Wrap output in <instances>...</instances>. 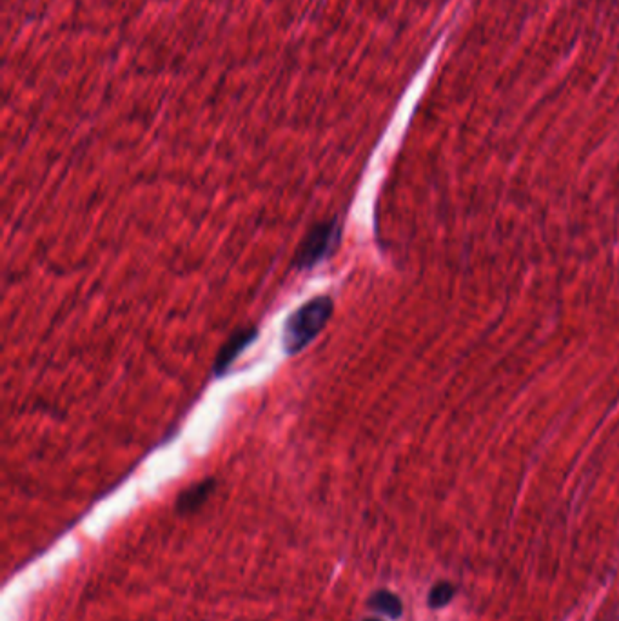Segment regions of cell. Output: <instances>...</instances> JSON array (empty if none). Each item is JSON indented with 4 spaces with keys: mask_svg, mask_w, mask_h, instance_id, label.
<instances>
[{
    "mask_svg": "<svg viewBox=\"0 0 619 621\" xmlns=\"http://www.w3.org/2000/svg\"><path fill=\"white\" fill-rule=\"evenodd\" d=\"M365 621H380V620H374V618H373V620H365Z\"/></svg>",
    "mask_w": 619,
    "mask_h": 621,
    "instance_id": "7",
    "label": "cell"
},
{
    "mask_svg": "<svg viewBox=\"0 0 619 621\" xmlns=\"http://www.w3.org/2000/svg\"><path fill=\"white\" fill-rule=\"evenodd\" d=\"M342 242V226L336 218L318 222L309 229L302 244L296 249L293 266L298 271H309L313 267L333 257Z\"/></svg>",
    "mask_w": 619,
    "mask_h": 621,
    "instance_id": "2",
    "label": "cell"
},
{
    "mask_svg": "<svg viewBox=\"0 0 619 621\" xmlns=\"http://www.w3.org/2000/svg\"><path fill=\"white\" fill-rule=\"evenodd\" d=\"M367 605L376 612H382L385 616L398 620L402 616L403 605L402 600L389 591L374 592L373 596L369 598Z\"/></svg>",
    "mask_w": 619,
    "mask_h": 621,
    "instance_id": "5",
    "label": "cell"
},
{
    "mask_svg": "<svg viewBox=\"0 0 619 621\" xmlns=\"http://www.w3.org/2000/svg\"><path fill=\"white\" fill-rule=\"evenodd\" d=\"M335 311V302L331 296H315L298 307L293 315L285 320L282 331V347L285 355H298L302 349L311 344L316 336L324 331L327 322Z\"/></svg>",
    "mask_w": 619,
    "mask_h": 621,
    "instance_id": "1",
    "label": "cell"
},
{
    "mask_svg": "<svg viewBox=\"0 0 619 621\" xmlns=\"http://www.w3.org/2000/svg\"><path fill=\"white\" fill-rule=\"evenodd\" d=\"M215 487H217L215 480H204V482L195 483L193 487H189L178 498V513L189 514L198 511L209 500V496L213 494Z\"/></svg>",
    "mask_w": 619,
    "mask_h": 621,
    "instance_id": "4",
    "label": "cell"
},
{
    "mask_svg": "<svg viewBox=\"0 0 619 621\" xmlns=\"http://www.w3.org/2000/svg\"><path fill=\"white\" fill-rule=\"evenodd\" d=\"M258 336L256 327H242L238 329L235 335L222 345V349L218 351L217 362H215V375L224 376L231 369V365L235 364L238 356L246 351L249 345L253 344Z\"/></svg>",
    "mask_w": 619,
    "mask_h": 621,
    "instance_id": "3",
    "label": "cell"
},
{
    "mask_svg": "<svg viewBox=\"0 0 619 621\" xmlns=\"http://www.w3.org/2000/svg\"><path fill=\"white\" fill-rule=\"evenodd\" d=\"M454 594H456V591H454V587H452L451 583H438V585H434L433 591L429 594V605H431L433 609L445 607L447 603H451Z\"/></svg>",
    "mask_w": 619,
    "mask_h": 621,
    "instance_id": "6",
    "label": "cell"
}]
</instances>
